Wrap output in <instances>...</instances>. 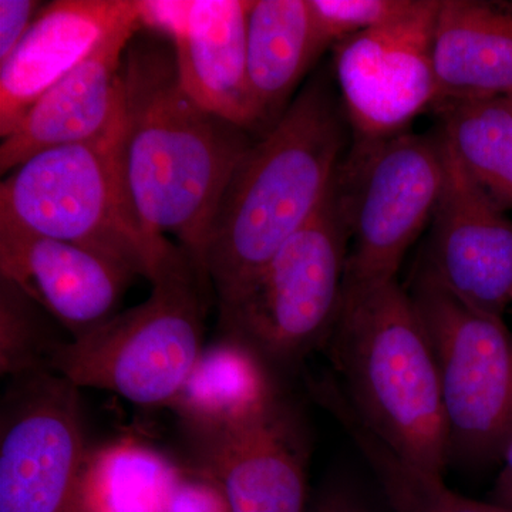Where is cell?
<instances>
[{"instance_id":"23","label":"cell","mask_w":512,"mask_h":512,"mask_svg":"<svg viewBox=\"0 0 512 512\" xmlns=\"http://www.w3.org/2000/svg\"><path fill=\"white\" fill-rule=\"evenodd\" d=\"M45 315L22 289L0 278V375L20 379L50 372V359L63 339L53 335Z\"/></svg>"},{"instance_id":"22","label":"cell","mask_w":512,"mask_h":512,"mask_svg":"<svg viewBox=\"0 0 512 512\" xmlns=\"http://www.w3.org/2000/svg\"><path fill=\"white\" fill-rule=\"evenodd\" d=\"M440 134L464 170L505 211L512 208V113L505 97L436 107Z\"/></svg>"},{"instance_id":"17","label":"cell","mask_w":512,"mask_h":512,"mask_svg":"<svg viewBox=\"0 0 512 512\" xmlns=\"http://www.w3.org/2000/svg\"><path fill=\"white\" fill-rule=\"evenodd\" d=\"M278 373L254 346L222 333L168 409L185 434L247 429L285 409Z\"/></svg>"},{"instance_id":"6","label":"cell","mask_w":512,"mask_h":512,"mask_svg":"<svg viewBox=\"0 0 512 512\" xmlns=\"http://www.w3.org/2000/svg\"><path fill=\"white\" fill-rule=\"evenodd\" d=\"M348 248L333 183L311 220L251 281L218 303L222 333L254 346L278 372L301 363L329 339L338 319Z\"/></svg>"},{"instance_id":"27","label":"cell","mask_w":512,"mask_h":512,"mask_svg":"<svg viewBox=\"0 0 512 512\" xmlns=\"http://www.w3.org/2000/svg\"><path fill=\"white\" fill-rule=\"evenodd\" d=\"M309 512H372L362 501L346 493L333 490L323 494L318 503Z\"/></svg>"},{"instance_id":"3","label":"cell","mask_w":512,"mask_h":512,"mask_svg":"<svg viewBox=\"0 0 512 512\" xmlns=\"http://www.w3.org/2000/svg\"><path fill=\"white\" fill-rule=\"evenodd\" d=\"M329 339L342 392L367 429L443 477L450 453L439 369L410 292L397 279L343 289Z\"/></svg>"},{"instance_id":"26","label":"cell","mask_w":512,"mask_h":512,"mask_svg":"<svg viewBox=\"0 0 512 512\" xmlns=\"http://www.w3.org/2000/svg\"><path fill=\"white\" fill-rule=\"evenodd\" d=\"M42 8L35 0H0V63L16 49Z\"/></svg>"},{"instance_id":"5","label":"cell","mask_w":512,"mask_h":512,"mask_svg":"<svg viewBox=\"0 0 512 512\" xmlns=\"http://www.w3.org/2000/svg\"><path fill=\"white\" fill-rule=\"evenodd\" d=\"M211 295L207 275L178 247L151 282L146 301L80 338L63 339L50 372L79 389L106 390L140 407L168 409L205 348Z\"/></svg>"},{"instance_id":"9","label":"cell","mask_w":512,"mask_h":512,"mask_svg":"<svg viewBox=\"0 0 512 512\" xmlns=\"http://www.w3.org/2000/svg\"><path fill=\"white\" fill-rule=\"evenodd\" d=\"M13 380L0 424V512H74L90 450L80 389L53 372Z\"/></svg>"},{"instance_id":"4","label":"cell","mask_w":512,"mask_h":512,"mask_svg":"<svg viewBox=\"0 0 512 512\" xmlns=\"http://www.w3.org/2000/svg\"><path fill=\"white\" fill-rule=\"evenodd\" d=\"M120 131L121 117L96 140L43 151L6 174L0 225L80 245L151 284L178 245L141 224L124 180Z\"/></svg>"},{"instance_id":"11","label":"cell","mask_w":512,"mask_h":512,"mask_svg":"<svg viewBox=\"0 0 512 512\" xmlns=\"http://www.w3.org/2000/svg\"><path fill=\"white\" fill-rule=\"evenodd\" d=\"M254 0H138L141 28L173 49L178 80L202 109L261 136L248 77Z\"/></svg>"},{"instance_id":"14","label":"cell","mask_w":512,"mask_h":512,"mask_svg":"<svg viewBox=\"0 0 512 512\" xmlns=\"http://www.w3.org/2000/svg\"><path fill=\"white\" fill-rule=\"evenodd\" d=\"M0 278L77 339L119 313L137 276L80 245L0 225Z\"/></svg>"},{"instance_id":"28","label":"cell","mask_w":512,"mask_h":512,"mask_svg":"<svg viewBox=\"0 0 512 512\" xmlns=\"http://www.w3.org/2000/svg\"><path fill=\"white\" fill-rule=\"evenodd\" d=\"M503 468H501L500 476L497 478L494 488H504L512 485V437L505 447L503 457Z\"/></svg>"},{"instance_id":"1","label":"cell","mask_w":512,"mask_h":512,"mask_svg":"<svg viewBox=\"0 0 512 512\" xmlns=\"http://www.w3.org/2000/svg\"><path fill=\"white\" fill-rule=\"evenodd\" d=\"M252 143L247 130L184 92L167 40L137 33L123 63L124 180L148 234L174 238L202 272L218 204Z\"/></svg>"},{"instance_id":"29","label":"cell","mask_w":512,"mask_h":512,"mask_svg":"<svg viewBox=\"0 0 512 512\" xmlns=\"http://www.w3.org/2000/svg\"><path fill=\"white\" fill-rule=\"evenodd\" d=\"M491 503L503 505L512 510V485L504 488H494L491 493Z\"/></svg>"},{"instance_id":"18","label":"cell","mask_w":512,"mask_h":512,"mask_svg":"<svg viewBox=\"0 0 512 512\" xmlns=\"http://www.w3.org/2000/svg\"><path fill=\"white\" fill-rule=\"evenodd\" d=\"M439 100L512 94V9L474 0H441L433 35Z\"/></svg>"},{"instance_id":"15","label":"cell","mask_w":512,"mask_h":512,"mask_svg":"<svg viewBox=\"0 0 512 512\" xmlns=\"http://www.w3.org/2000/svg\"><path fill=\"white\" fill-rule=\"evenodd\" d=\"M185 439L187 466L221 488L231 512H309L306 448L288 406L247 429Z\"/></svg>"},{"instance_id":"8","label":"cell","mask_w":512,"mask_h":512,"mask_svg":"<svg viewBox=\"0 0 512 512\" xmlns=\"http://www.w3.org/2000/svg\"><path fill=\"white\" fill-rule=\"evenodd\" d=\"M410 295L436 356L450 461L493 463L512 437V333L423 268Z\"/></svg>"},{"instance_id":"21","label":"cell","mask_w":512,"mask_h":512,"mask_svg":"<svg viewBox=\"0 0 512 512\" xmlns=\"http://www.w3.org/2000/svg\"><path fill=\"white\" fill-rule=\"evenodd\" d=\"M323 406L356 444L386 495L393 512H512L511 508L454 493L443 477L427 473L397 456L359 419L342 389L325 382L316 387Z\"/></svg>"},{"instance_id":"19","label":"cell","mask_w":512,"mask_h":512,"mask_svg":"<svg viewBox=\"0 0 512 512\" xmlns=\"http://www.w3.org/2000/svg\"><path fill=\"white\" fill-rule=\"evenodd\" d=\"M323 52L309 0H254L248 23V77L261 136L281 119Z\"/></svg>"},{"instance_id":"13","label":"cell","mask_w":512,"mask_h":512,"mask_svg":"<svg viewBox=\"0 0 512 512\" xmlns=\"http://www.w3.org/2000/svg\"><path fill=\"white\" fill-rule=\"evenodd\" d=\"M138 2L90 55L30 107L0 144L2 175L52 148L87 143L109 133L123 111V63L140 32Z\"/></svg>"},{"instance_id":"2","label":"cell","mask_w":512,"mask_h":512,"mask_svg":"<svg viewBox=\"0 0 512 512\" xmlns=\"http://www.w3.org/2000/svg\"><path fill=\"white\" fill-rule=\"evenodd\" d=\"M349 121L326 74L312 77L254 141L222 194L204 255L221 303L251 281L329 194L348 154Z\"/></svg>"},{"instance_id":"7","label":"cell","mask_w":512,"mask_h":512,"mask_svg":"<svg viewBox=\"0 0 512 512\" xmlns=\"http://www.w3.org/2000/svg\"><path fill=\"white\" fill-rule=\"evenodd\" d=\"M444 181L440 131L353 143L335 180L349 241L343 289L397 279L407 251L433 220Z\"/></svg>"},{"instance_id":"16","label":"cell","mask_w":512,"mask_h":512,"mask_svg":"<svg viewBox=\"0 0 512 512\" xmlns=\"http://www.w3.org/2000/svg\"><path fill=\"white\" fill-rule=\"evenodd\" d=\"M136 6L134 0H57L43 6L28 33L0 63V137L90 55Z\"/></svg>"},{"instance_id":"20","label":"cell","mask_w":512,"mask_h":512,"mask_svg":"<svg viewBox=\"0 0 512 512\" xmlns=\"http://www.w3.org/2000/svg\"><path fill=\"white\" fill-rule=\"evenodd\" d=\"M184 466L133 437L87 453L74 512H168Z\"/></svg>"},{"instance_id":"24","label":"cell","mask_w":512,"mask_h":512,"mask_svg":"<svg viewBox=\"0 0 512 512\" xmlns=\"http://www.w3.org/2000/svg\"><path fill=\"white\" fill-rule=\"evenodd\" d=\"M416 0H309L323 49L399 19Z\"/></svg>"},{"instance_id":"12","label":"cell","mask_w":512,"mask_h":512,"mask_svg":"<svg viewBox=\"0 0 512 512\" xmlns=\"http://www.w3.org/2000/svg\"><path fill=\"white\" fill-rule=\"evenodd\" d=\"M443 144L446 181L421 268L471 308L503 318L512 303V221Z\"/></svg>"},{"instance_id":"10","label":"cell","mask_w":512,"mask_h":512,"mask_svg":"<svg viewBox=\"0 0 512 512\" xmlns=\"http://www.w3.org/2000/svg\"><path fill=\"white\" fill-rule=\"evenodd\" d=\"M441 0H416L399 19L333 46L340 101L355 141L402 134L439 100L433 35Z\"/></svg>"},{"instance_id":"25","label":"cell","mask_w":512,"mask_h":512,"mask_svg":"<svg viewBox=\"0 0 512 512\" xmlns=\"http://www.w3.org/2000/svg\"><path fill=\"white\" fill-rule=\"evenodd\" d=\"M168 512H231V508L210 477L185 464L171 494Z\"/></svg>"},{"instance_id":"30","label":"cell","mask_w":512,"mask_h":512,"mask_svg":"<svg viewBox=\"0 0 512 512\" xmlns=\"http://www.w3.org/2000/svg\"><path fill=\"white\" fill-rule=\"evenodd\" d=\"M505 100H507L508 107H510L512 113V94H510V96H505Z\"/></svg>"}]
</instances>
